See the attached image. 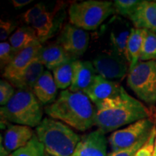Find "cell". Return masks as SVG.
I'll return each mask as SVG.
<instances>
[{"label": "cell", "instance_id": "5bb4252c", "mask_svg": "<svg viewBox=\"0 0 156 156\" xmlns=\"http://www.w3.org/2000/svg\"><path fill=\"white\" fill-rule=\"evenodd\" d=\"M120 87L121 85L116 82L108 80L96 75L92 83L83 93L89 98L91 102L97 104L116 94Z\"/></svg>", "mask_w": 156, "mask_h": 156}, {"label": "cell", "instance_id": "ba28073f", "mask_svg": "<svg viewBox=\"0 0 156 156\" xmlns=\"http://www.w3.org/2000/svg\"><path fill=\"white\" fill-rule=\"evenodd\" d=\"M89 34L71 23L64 26L57 40V44L63 48L73 59L77 60L86 51L89 45Z\"/></svg>", "mask_w": 156, "mask_h": 156}, {"label": "cell", "instance_id": "ffe728a7", "mask_svg": "<svg viewBox=\"0 0 156 156\" xmlns=\"http://www.w3.org/2000/svg\"><path fill=\"white\" fill-rule=\"evenodd\" d=\"M146 31L145 29H132L126 49V59L129 66V70L132 69L139 62Z\"/></svg>", "mask_w": 156, "mask_h": 156}, {"label": "cell", "instance_id": "3957f363", "mask_svg": "<svg viewBox=\"0 0 156 156\" xmlns=\"http://www.w3.org/2000/svg\"><path fill=\"white\" fill-rule=\"evenodd\" d=\"M36 133L45 151L51 156H71L81 137L64 123L44 118L36 127Z\"/></svg>", "mask_w": 156, "mask_h": 156}, {"label": "cell", "instance_id": "4dcf8cb0", "mask_svg": "<svg viewBox=\"0 0 156 156\" xmlns=\"http://www.w3.org/2000/svg\"><path fill=\"white\" fill-rule=\"evenodd\" d=\"M16 24L12 21L1 20L0 21V40L2 42L8 38L12 32L15 30Z\"/></svg>", "mask_w": 156, "mask_h": 156}, {"label": "cell", "instance_id": "e0dca14e", "mask_svg": "<svg viewBox=\"0 0 156 156\" xmlns=\"http://www.w3.org/2000/svg\"><path fill=\"white\" fill-rule=\"evenodd\" d=\"M57 90L58 87L53 75L48 70H45L32 90L38 100L42 104L47 106L56 101Z\"/></svg>", "mask_w": 156, "mask_h": 156}, {"label": "cell", "instance_id": "d6986e66", "mask_svg": "<svg viewBox=\"0 0 156 156\" xmlns=\"http://www.w3.org/2000/svg\"><path fill=\"white\" fill-rule=\"evenodd\" d=\"M44 65L36 57L16 79L10 81L13 86L20 90L32 91L35 84L44 73Z\"/></svg>", "mask_w": 156, "mask_h": 156}, {"label": "cell", "instance_id": "7c38bea8", "mask_svg": "<svg viewBox=\"0 0 156 156\" xmlns=\"http://www.w3.org/2000/svg\"><path fill=\"white\" fill-rule=\"evenodd\" d=\"M34 136V131L30 126L9 125L4 134V147L9 153L24 147Z\"/></svg>", "mask_w": 156, "mask_h": 156}, {"label": "cell", "instance_id": "2e32d148", "mask_svg": "<svg viewBox=\"0 0 156 156\" xmlns=\"http://www.w3.org/2000/svg\"><path fill=\"white\" fill-rule=\"evenodd\" d=\"M113 20L114 25L110 34L113 52L126 59V45L132 28L128 22L120 17H114Z\"/></svg>", "mask_w": 156, "mask_h": 156}, {"label": "cell", "instance_id": "6da1fadb", "mask_svg": "<svg viewBox=\"0 0 156 156\" xmlns=\"http://www.w3.org/2000/svg\"><path fill=\"white\" fill-rule=\"evenodd\" d=\"M148 109L121 86L116 94L95 104V125L103 134L147 119Z\"/></svg>", "mask_w": 156, "mask_h": 156}, {"label": "cell", "instance_id": "d4e9b609", "mask_svg": "<svg viewBox=\"0 0 156 156\" xmlns=\"http://www.w3.org/2000/svg\"><path fill=\"white\" fill-rule=\"evenodd\" d=\"M44 151V145L34 134L26 145L13 152L10 155L11 156H45Z\"/></svg>", "mask_w": 156, "mask_h": 156}, {"label": "cell", "instance_id": "1f68e13d", "mask_svg": "<svg viewBox=\"0 0 156 156\" xmlns=\"http://www.w3.org/2000/svg\"><path fill=\"white\" fill-rule=\"evenodd\" d=\"M32 2L31 0H12V3L14 7L16 9L21 8V7H25V6L29 5V4Z\"/></svg>", "mask_w": 156, "mask_h": 156}, {"label": "cell", "instance_id": "4316f807", "mask_svg": "<svg viewBox=\"0 0 156 156\" xmlns=\"http://www.w3.org/2000/svg\"><path fill=\"white\" fill-rule=\"evenodd\" d=\"M46 11V6L43 2H40L35 5L24 12L22 15L23 22L28 25H32L44 12Z\"/></svg>", "mask_w": 156, "mask_h": 156}, {"label": "cell", "instance_id": "e575fe53", "mask_svg": "<svg viewBox=\"0 0 156 156\" xmlns=\"http://www.w3.org/2000/svg\"><path fill=\"white\" fill-rule=\"evenodd\" d=\"M6 156H11V155H6Z\"/></svg>", "mask_w": 156, "mask_h": 156}, {"label": "cell", "instance_id": "44dd1931", "mask_svg": "<svg viewBox=\"0 0 156 156\" xmlns=\"http://www.w3.org/2000/svg\"><path fill=\"white\" fill-rule=\"evenodd\" d=\"M56 11L46 10L31 25L39 41L44 43L53 36L56 28Z\"/></svg>", "mask_w": 156, "mask_h": 156}, {"label": "cell", "instance_id": "8fae6325", "mask_svg": "<svg viewBox=\"0 0 156 156\" xmlns=\"http://www.w3.org/2000/svg\"><path fill=\"white\" fill-rule=\"evenodd\" d=\"M106 150L105 134L98 129L81 137L71 156H106Z\"/></svg>", "mask_w": 156, "mask_h": 156}, {"label": "cell", "instance_id": "7402d4cb", "mask_svg": "<svg viewBox=\"0 0 156 156\" xmlns=\"http://www.w3.org/2000/svg\"><path fill=\"white\" fill-rule=\"evenodd\" d=\"M36 41H39L38 37L31 26L17 28L9 38V42L15 55Z\"/></svg>", "mask_w": 156, "mask_h": 156}, {"label": "cell", "instance_id": "603a6c76", "mask_svg": "<svg viewBox=\"0 0 156 156\" xmlns=\"http://www.w3.org/2000/svg\"><path fill=\"white\" fill-rule=\"evenodd\" d=\"M75 59H69L53 70V77L58 89L65 90L71 86L73 77V63Z\"/></svg>", "mask_w": 156, "mask_h": 156}, {"label": "cell", "instance_id": "277c9868", "mask_svg": "<svg viewBox=\"0 0 156 156\" xmlns=\"http://www.w3.org/2000/svg\"><path fill=\"white\" fill-rule=\"evenodd\" d=\"M42 105L33 91L18 89L7 104L0 108L1 121L36 127L43 120Z\"/></svg>", "mask_w": 156, "mask_h": 156}, {"label": "cell", "instance_id": "cb8c5ba5", "mask_svg": "<svg viewBox=\"0 0 156 156\" xmlns=\"http://www.w3.org/2000/svg\"><path fill=\"white\" fill-rule=\"evenodd\" d=\"M140 60L141 62L156 60V34L153 31H146Z\"/></svg>", "mask_w": 156, "mask_h": 156}, {"label": "cell", "instance_id": "52a82bcc", "mask_svg": "<svg viewBox=\"0 0 156 156\" xmlns=\"http://www.w3.org/2000/svg\"><path fill=\"white\" fill-rule=\"evenodd\" d=\"M154 125L150 119H144L132 123L126 127L116 130L108 139L113 152H116L133 146L151 133Z\"/></svg>", "mask_w": 156, "mask_h": 156}, {"label": "cell", "instance_id": "d6a6232c", "mask_svg": "<svg viewBox=\"0 0 156 156\" xmlns=\"http://www.w3.org/2000/svg\"><path fill=\"white\" fill-rule=\"evenodd\" d=\"M153 156H156V134L155 138V142H154V152H153Z\"/></svg>", "mask_w": 156, "mask_h": 156}, {"label": "cell", "instance_id": "ac0fdd59", "mask_svg": "<svg viewBox=\"0 0 156 156\" xmlns=\"http://www.w3.org/2000/svg\"><path fill=\"white\" fill-rule=\"evenodd\" d=\"M38 59L48 70H53L72 58L60 45L53 44L43 46L38 52Z\"/></svg>", "mask_w": 156, "mask_h": 156}, {"label": "cell", "instance_id": "f1b7e54d", "mask_svg": "<svg viewBox=\"0 0 156 156\" xmlns=\"http://www.w3.org/2000/svg\"><path fill=\"white\" fill-rule=\"evenodd\" d=\"M15 93L14 87L9 82L1 80L0 81V104L5 106Z\"/></svg>", "mask_w": 156, "mask_h": 156}, {"label": "cell", "instance_id": "9a60e30c", "mask_svg": "<svg viewBox=\"0 0 156 156\" xmlns=\"http://www.w3.org/2000/svg\"><path fill=\"white\" fill-rule=\"evenodd\" d=\"M129 19L135 28L145 29L156 34V2L142 1Z\"/></svg>", "mask_w": 156, "mask_h": 156}, {"label": "cell", "instance_id": "5b68a950", "mask_svg": "<svg viewBox=\"0 0 156 156\" xmlns=\"http://www.w3.org/2000/svg\"><path fill=\"white\" fill-rule=\"evenodd\" d=\"M116 12L113 2L87 0L75 2L69 8V22L85 30H94Z\"/></svg>", "mask_w": 156, "mask_h": 156}, {"label": "cell", "instance_id": "836d02e7", "mask_svg": "<svg viewBox=\"0 0 156 156\" xmlns=\"http://www.w3.org/2000/svg\"><path fill=\"white\" fill-rule=\"evenodd\" d=\"M45 156H51V155H45Z\"/></svg>", "mask_w": 156, "mask_h": 156}, {"label": "cell", "instance_id": "484cf974", "mask_svg": "<svg viewBox=\"0 0 156 156\" xmlns=\"http://www.w3.org/2000/svg\"><path fill=\"white\" fill-rule=\"evenodd\" d=\"M141 2L142 1L140 0H116L114 2V4L118 14L129 18Z\"/></svg>", "mask_w": 156, "mask_h": 156}, {"label": "cell", "instance_id": "83f0119b", "mask_svg": "<svg viewBox=\"0 0 156 156\" xmlns=\"http://www.w3.org/2000/svg\"><path fill=\"white\" fill-rule=\"evenodd\" d=\"M15 54L9 42L3 41L0 44V64L2 69H5L10 62L12 61Z\"/></svg>", "mask_w": 156, "mask_h": 156}, {"label": "cell", "instance_id": "f546056e", "mask_svg": "<svg viewBox=\"0 0 156 156\" xmlns=\"http://www.w3.org/2000/svg\"><path fill=\"white\" fill-rule=\"evenodd\" d=\"M156 134V127L154 126L152 132L145 145L136 152L135 156H153L154 142Z\"/></svg>", "mask_w": 156, "mask_h": 156}, {"label": "cell", "instance_id": "8992f818", "mask_svg": "<svg viewBox=\"0 0 156 156\" xmlns=\"http://www.w3.org/2000/svg\"><path fill=\"white\" fill-rule=\"evenodd\" d=\"M127 85L140 100L149 105L156 103V60L139 62L129 70Z\"/></svg>", "mask_w": 156, "mask_h": 156}, {"label": "cell", "instance_id": "30bf717a", "mask_svg": "<svg viewBox=\"0 0 156 156\" xmlns=\"http://www.w3.org/2000/svg\"><path fill=\"white\" fill-rule=\"evenodd\" d=\"M42 47L41 43L36 41L17 53L12 61L5 68L3 77L9 81L16 79L38 56Z\"/></svg>", "mask_w": 156, "mask_h": 156}, {"label": "cell", "instance_id": "4fadbf2b", "mask_svg": "<svg viewBox=\"0 0 156 156\" xmlns=\"http://www.w3.org/2000/svg\"><path fill=\"white\" fill-rule=\"evenodd\" d=\"M96 72L93 64L87 61L75 60L73 63V77L69 90L72 92H84L94 79Z\"/></svg>", "mask_w": 156, "mask_h": 156}, {"label": "cell", "instance_id": "9c48e42d", "mask_svg": "<svg viewBox=\"0 0 156 156\" xmlns=\"http://www.w3.org/2000/svg\"><path fill=\"white\" fill-rule=\"evenodd\" d=\"M127 63L125 58L114 52L100 54L93 61L98 75L111 81L122 79L126 75L128 70Z\"/></svg>", "mask_w": 156, "mask_h": 156}, {"label": "cell", "instance_id": "7a4b0ae2", "mask_svg": "<svg viewBox=\"0 0 156 156\" xmlns=\"http://www.w3.org/2000/svg\"><path fill=\"white\" fill-rule=\"evenodd\" d=\"M45 112L80 132L95 125V107L83 92L62 90L53 103L46 106Z\"/></svg>", "mask_w": 156, "mask_h": 156}]
</instances>
